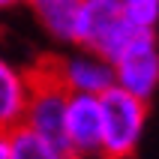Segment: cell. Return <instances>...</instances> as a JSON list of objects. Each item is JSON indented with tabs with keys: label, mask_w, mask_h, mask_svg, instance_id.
Segmentation results:
<instances>
[{
	"label": "cell",
	"mask_w": 159,
	"mask_h": 159,
	"mask_svg": "<svg viewBox=\"0 0 159 159\" xmlns=\"http://www.w3.org/2000/svg\"><path fill=\"white\" fill-rule=\"evenodd\" d=\"M27 99H30V81L27 72H18L12 63L0 57V135L12 132L24 123Z\"/></svg>",
	"instance_id": "52a82bcc"
},
{
	"label": "cell",
	"mask_w": 159,
	"mask_h": 159,
	"mask_svg": "<svg viewBox=\"0 0 159 159\" xmlns=\"http://www.w3.org/2000/svg\"><path fill=\"white\" fill-rule=\"evenodd\" d=\"M102 105V159H129L138 150L144 123H147V99L129 93L120 84H111L99 93Z\"/></svg>",
	"instance_id": "7a4b0ae2"
},
{
	"label": "cell",
	"mask_w": 159,
	"mask_h": 159,
	"mask_svg": "<svg viewBox=\"0 0 159 159\" xmlns=\"http://www.w3.org/2000/svg\"><path fill=\"white\" fill-rule=\"evenodd\" d=\"M21 0H0V9H12V6H18Z\"/></svg>",
	"instance_id": "7c38bea8"
},
{
	"label": "cell",
	"mask_w": 159,
	"mask_h": 159,
	"mask_svg": "<svg viewBox=\"0 0 159 159\" xmlns=\"http://www.w3.org/2000/svg\"><path fill=\"white\" fill-rule=\"evenodd\" d=\"M9 138H12V159H69L66 150H60L54 141H48L27 123L15 126Z\"/></svg>",
	"instance_id": "9c48e42d"
},
{
	"label": "cell",
	"mask_w": 159,
	"mask_h": 159,
	"mask_svg": "<svg viewBox=\"0 0 159 159\" xmlns=\"http://www.w3.org/2000/svg\"><path fill=\"white\" fill-rule=\"evenodd\" d=\"M69 159H93V156H75V153H69Z\"/></svg>",
	"instance_id": "4fadbf2b"
},
{
	"label": "cell",
	"mask_w": 159,
	"mask_h": 159,
	"mask_svg": "<svg viewBox=\"0 0 159 159\" xmlns=\"http://www.w3.org/2000/svg\"><path fill=\"white\" fill-rule=\"evenodd\" d=\"M123 15L129 18L138 30H141V27H156L159 0H123Z\"/></svg>",
	"instance_id": "30bf717a"
},
{
	"label": "cell",
	"mask_w": 159,
	"mask_h": 159,
	"mask_svg": "<svg viewBox=\"0 0 159 159\" xmlns=\"http://www.w3.org/2000/svg\"><path fill=\"white\" fill-rule=\"evenodd\" d=\"M57 75L63 78V84L69 90H81V93H105L111 84H117L114 66L102 57V54L84 48L81 54L72 57H51Z\"/></svg>",
	"instance_id": "8992f818"
},
{
	"label": "cell",
	"mask_w": 159,
	"mask_h": 159,
	"mask_svg": "<svg viewBox=\"0 0 159 159\" xmlns=\"http://www.w3.org/2000/svg\"><path fill=\"white\" fill-rule=\"evenodd\" d=\"M0 159H12V138L6 135H0Z\"/></svg>",
	"instance_id": "8fae6325"
},
{
	"label": "cell",
	"mask_w": 159,
	"mask_h": 159,
	"mask_svg": "<svg viewBox=\"0 0 159 159\" xmlns=\"http://www.w3.org/2000/svg\"><path fill=\"white\" fill-rule=\"evenodd\" d=\"M66 141L75 156L102 159V105L96 93L72 90L66 102Z\"/></svg>",
	"instance_id": "5b68a950"
},
{
	"label": "cell",
	"mask_w": 159,
	"mask_h": 159,
	"mask_svg": "<svg viewBox=\"0 0 159 159\" xmlns=\"http://www.w3.org/2000/svg\"><path fill=\"white\" fill-rule=\"evenodd\" d=\"M27 81H30V99H27V114L24 123L45 135L48 141H54L60 150L69 153V141H66V102H69L72 90L63 84L57 75L51 57H42L33 69H27Z\"/></svg>",
	"instance_id": "6da1fadb"
},
{
	"label": "cell",
	"mask_w": 159,
	"mask_h": 159,
	"mask_svg": "<svg viewBox=\"0 0 159 159\" xmlns=\"http://www.w3.org/2000/svg\"><path fill=\"white\" fill-rule=\"evenodd\" d=\"M39 24L54 36L57 42L75 45V24H78L81 0H27Z\"/></svg>",
	"instance_id": "ba28073f"
},
{
	"label": "cell",
	"mask_w": 159,
	"mask_h": 159,
	"mask_svg": "<svg viewBox=\"0 0 159 159\" xmlns=\"http://www.w3.org/2000/svg\"><path fill=\"white\" fill-rule=\"evenodd\" d=\"M111 66L120 87L141 99H150L159 87V42L153 27L135 30V36L126 42V48L117 54Z\"/></svg>",
	"instance_id": "277c9868"
},
{
	"label": "cell",
	"mask_w": 159,
	"mask_h": 159,
	"mask_svg": "<svg viewBox=\"0 0 159 159\" xmlns=\"http://www.w3.org/2000/svg\"><path fill=\"white\" fill-rule=\"evenodd\" d=\"M138 27L123 15V0H81L78 24H75V45L102 54L108 63L135 36Z\"/></svg>",
	"instance_id": "3957f363"
}]
</instances>
